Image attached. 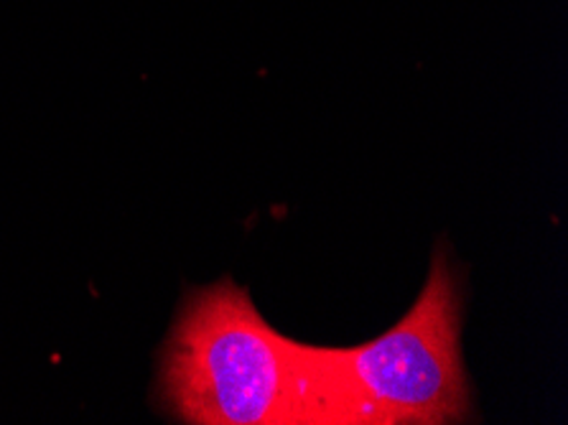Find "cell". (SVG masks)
<instances>
[{
  "instance_id": "1",
  "label": "cell",
  "mask_w": 568,
  "mask_h": 425,
  "mask_svg": "<svg viewBox=\"0 0 568 425\" xmlns=\"http://www.w3.org/2000/svg\"><path fill=\"white\" fill-rule=\"evenodd\" d=\"M156 397L192 425H349L324 346L275 332L230 275L184 296L159 352Z\"/></svg>"
},
{
  "instance_id": "2",
  "label": "cell",
  "mask_w": 568,
  "mask_h": 425,
  "mask_svg": "<svg viewBox=\"0 0 568 425\" xmlns=\"http://www.w3.org/2000/svg\"><path fill=\"white\" fill-rule=\"evenodd\" d=\"M464 291L442 240L416 303L367 344L324 346L349 425H446L475 418L462 357Z\"/></svg>"
}]
</instances>
